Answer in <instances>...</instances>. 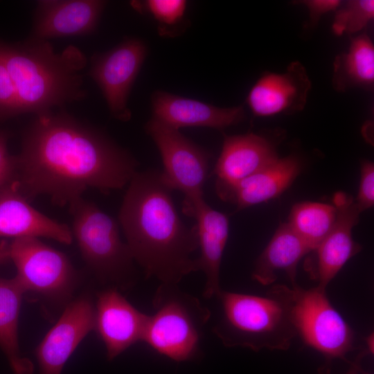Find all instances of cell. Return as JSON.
<instances>
[{
	"label": "cell",
	"instance_id": "d6986e66",
	"mask_svg": "<svg viewBox=\"0 0 374 374\" xmlns=\"http://www.w3.org/2000/svg\"><path fill=\"white\" fill-rule=\"evenodd\" d=\"M301 169L295 156L278 158L260 171L238 183L215 186L218 197L235 204L238 210L258 204L281 195L294 181Z\"/></svg>",
	"mask_w": 374,
	"mask_h": 374
},
{
	"label": "cell",
	"instance_id": "836d02e7",
	"mask_svg": "<svg viewBox=\"0 0 374 374\" xmlns=\"http://www.w3.org/2000/svg\"><path fill=\"white\" fill-rule=\"evenodd\" d=\"M362 374H371V373L363 372Z\"/></svg>",
	"mask_w": 374,
	"mask_h": 374
},
{
	"label": "cell",
	"instance_id": "484cf974",
	"mask_svg": "<svg viewBox=\"0 0 374 374\" xmlns=\"http://www.w3.org/2000/svg\"><path fill=\"white\" fill-rule=\"evenodd\" d=\"M332 30L337 35L363 29L374 16L373 0L348 1L335 10Z\"/></svg>",
	"mask_w": 374,
	"mask_h": 374
},
{
	"label": "cell",
	"instance_id": "1f68e13d",
	"mask_svg": "<svg viewBox=\"0 0 374 374\" xmlns=\"http://www.w3.org/2000/svg\"><path fill=\"white\" fill-rule=\"evenodd\" d=\"M9 260H10L9 243L3 241L0 244V266Z\"/></svg>",
	"mask_w": 374,
	"mask_h": 374
},
{
	"label": "cell",
	"instance_id": "9c48e42d",
	"mask_svg": "<svg viewBox=\"0 0 374 374\" xmlns=\"http://www.w3.org/2000/svg\"><path fill=\"white\" fill-rule=\"evenodd\" d=\"M145 131L157 147L163 162L162 182L184 194V201L204 198L210 154L182 134L152 118Z\"/></svg>",
	"mask_w": 374,
	"mask_h": 374
},
{
	"label": "cell",
	"instance_id": "ffe728a7",
	"mask_svg": "<svg viewBox=\"0 0 374 374\" xmlns=\"http://www.w3.org/2000/svg\"><path fill=\"white\" fill-rule=\"evenodd\" d=\"M272 143L260 135L247 133L225 136L213 170L215 186L238 183L278 159Z\"/></svg>",
	"mask_w": 374,
	"mask_h": 374
},
{
	"label": "cell",
	"instance_id": "d4e9b609",
	"mask_svg": "<svg viewBox=\"0 0 374 374\" xmlns=\"http://www.w3.org/2000/svg\"><path fill=\"white\" fill-rule=\"evenodd\" d=\"M185 0L132 1V7L141 14H148L158 24L161 36L172 37L183 23L187 10Z\"/></svg>",
	"mask_w": 374,
	"mask_h": 374
},
{
	"label": "cell",
	"instance_id": "8992f818",
	"mask_svg": "<svg viewBox=\"0 0 374 374\" xmlns=\"http://www.w3.org/2000/svg\"><path fill=\"white\" fill-rule=\"evenodd\" d=\"M71 229L87 266L105 280L121 283L133 270V257L118 222L94 203L78 197L69 204Z\"/></svg>",
	"mask_w": 374,
	"mask_h": 374
},
{
	"label": "cell",
	"instance_id": "5b68a950",
	"mask_svg": "<svg viewBox=\"0 0 374 374\" xmlns=\"http://www.w3.org/2000/svg\"><path fill=\"white\" fill-rule=\"evenodd\" d=\"M153 304L154 312L148 316L142 341L174 361L193 359L210 310L174 284L161 283Z\"/></svg>",
	"mask_w": 374,
	"mask_h": 374
},
{
	"label": "cell",
	"instance_id": "d6a6232c",
	"mask_svg": "<svg viewBox=\"0 0 374 374\" xmlns=\"http://www.w3.org/2000/svg\"><path fill=\"white\" fill-rule=\"evenodd\" d=\"M366 344V353H369L370 354H373L374 351V336L373 332H371L365 338Z\"/></svg>",
	"mask_w": 374,
	"mask_h": 374
},
{
	"label": "cell",
	"instance_id": "7a4b0ae2",
	"mask_svg": "<svg viewBox=\"0 0 374 374\" xmlns=\"http://www.w3.org/2000/svg\"><path fill=\"white\" fill-rule=\"evenodd\" d=\"M160 172H136L118 214L133 259L163 284L177 283L197 271L192 253L198 249L195 224L180 219Z\"/></svg>",
	"mask_w": 374,
	"mask_h": 374
},
{
	"label": "cell",
	"instance_id": "83f0119b",
	"mask_svg": "<svg viewBox=\"0 0 374 374\" xmlns=\"http://www.w3.org/2000/svg\"><path fill=\"white\" fill-rule=\"evenodd\" d=\"M360 184L355 200L361 212L371 208L374 204V165L370 161H363L361 164Z\"/></svg>",
	"mask_w": 374,
	"mask_h": 374
},
{
	"label": "cell",
	"instance_id": "e0dca14e",
	"mask_svg": "<svg viewBox=\"0 0 374 374\" xmlns=\"http://www.w3.org/2000/svg\"><path fill=\"white\" fill-rule=\"evenodd\" d=\"M106 4L101 0L39 1L33 38L47 40L90 34L96 30Z\"/></svg>",
	"mask_w": 374,
	"mask_h": 374
},
{
	"label": "cell",
	"instance_id": "277c9868",
	"mask_svg": "<svg viewBox=\"0 0 374 374\" xmlns=\"http://www.w3.org/2000/svg\"><path fill=\"white\" fill-rule=\"evenodd\" d=\"M221 315L213 332L226 347L285 350L297 336L292 288L274 285L263 296L221 290Z\"/></svg>",
	"mask_w": 374,
	"mask_h": 374
},
{
	"label": "cell",
	"instance_id": "52a82bcc",
	"mask_svg": "<svg viewBox=\"0 0 374 374\" xmlns=\"http://www.w3.org/2000/svg\"><path fill=\"white\" fill-rule=\"evenodd\" d=\"M292 315L297 336L303 343L323 355L326 362L346 359L355 348V332L332 305L326 290L316 286L292 287Z\"/></svg>",
	"mask_w": 374,
	"mask_h": 374
},
{
	"label": "cell",
	"instance_id": "3957f363",
	"mask_svg": "<svg viewBox=\"0 0 374 374\" xmlns=\"http://www.w3.org/2000/svg\"><path fill=\"white\" fill-rule=\"evenodd\" d=\"M16 91L19 114L39 115L83 98L80 71L86 58L76 47L54 51L46 40L33 38L18 45L0 43Z\"/></svg>",
	"mask_w": 374,
	"mask_h": 374
},
{
	"label": "cell",
	"instance_id": "6da1fadb",
	"mask_svg": "<svg viewBox=\"0 0 374 374\" xmlns=\"http://www.w3.org/2000/svg\"><path fill=\"white\" fill-rule=\"evenodd\" d=\"M15 159V181L21 194L27 199L48 195L60 206L89 188L103 193L123 188L138 165L103 133L51 112L37 115Z\"/></svg>",
	"mask_w": 374,
	"mask_h": 374
},
{
	"label": "cell",
	"instance_id": "f546056e",
	"mask_svg": "<svg viewBox=\"0 0 374 374\" xmlns=\"http://www.w3.org/2000/svg\"><path fill=\"white\" fill-rule=\"evenodd\" d=\"M300 3L308 8L311 25L314 26L317 24L322 15L336 10L341 2L339 0H305L300 1Z\"/></svg>",
	"mask_w": 374,
	"mask_h": 374
},
{
	"label": "cell",
	"instance_id": "ba28073f",
	"mask_svg": "<svg viewBox=\"0 0 374 374\" xmlns=\"http://www.w3.org/2000/svg\"><path fill=\"white\" fill-rule=\"evenodd\" d=\"M9 251L17 269L15 279L24 293L34 292L58 301L71 296L77 274L64 253L35 237L13 239Z\"/></svg>",
	"mask_w": 374,
	"mask_h": 374
},
{
	"label": "cell",
	"instance_id": "4dcf8cb0",
	"mask_svg": "<svg viewBox=\"0 0 374 374\" xmlns=\"http://www.w3.org/2000/svg\"><path fill=\"white\" fill-rule=\"evenodd\" d=\"M366 352H362L351 364L346 374H359L361 371V361L365 356Z\"/></svg>",
	"mask_w": 374,
	"mask_h": 374
},
{
	"label": "cell",
	"instance_id": "5bb4252c",
	"mask_svg": "<svg viewBox=\"0 0 374 374\" xmlns=\"http://www.w3.org/2000/svg\"><path fill=\"white\" fill-rule=\"evenodd\" d=\"M183 213L195 221L199 256L195 259L197 270L206 276L203 295L206 299L222 290L220 285V267L229 237L228 217L211 207L204 198L183 202Z\"/></svg>",
	"mask_w": 374,
	"mask_h": 374
},
{
	"label": "cell",
	"instance_id": "8fae6325",
	"mask_svg": "<svg viewBox=\"0 0 374 374\" xmlns=\"http://www.w3.org/2000/svg\"><path fill=\"white\" fill-rule=\"evenodd\" d=\"M332 201L337 209L335 224L312 251L315 260L308 268L311 277L317 282V286L325 290L344 265L362 250V246L352 236L353 228L358 223L362 213L354 199L338 191Z\"/></svg>",
	"mask_w": 374,
	"mask_h": 374
},
{
	"label": "cell",
	"instance_id": "44dd1931",
	"mask_svg": "<svg viewBox=\"0 0 374 374\" xmlns=\"http://www.w3.org/2000/svg\"><path fill=\"white\" fill-rule=\"evenodd\" d=\"M310 248L292 230L287 223L278 226L267 247L257 258L252 278L262 285H270L284 272L292 287L296 283V267Z\"/></svg>",
	"mask_w": 374,
	"mask_h": 374
},
{
	"label": "cell",
	"instance_id": "7c38bea8",
	"mask_svg": "<svg viewBox=\"0 0 374 374\" xmlns=\"http://www.w3.org/2000/svg\"><path fill=\"white\" fill-rule=\"evenodd\" d=\"M94 327L95 308L89 298L82 296L69 303L37 347L39 374H61L66 362Z\"/></svg>",
	"mask_w": 374,
	"mask_h": 374
},
{
	"label": "cell",
	"instance_id": "603a6c76",
	"mask_svg": "<svg viewBox=\"0 0 374 374\" xmlns=\"http://www.w3.org/2000/svg\"><path fill=\"white\" fill-rule=\"evenodd\" d=\"M332 82L333 87L338 91L373 87L374 46L367 35L353 38L348 51L336 57Z\"/></svg>",
	"mask_w": 374,
	"mask_h": 374
},
{
	"label": "cell",
	"instance_id": "2e32d148",
	"mask_svg": "<svg viewBox=\"0 0 374 374\" xmlns=\"http://www.w3.org/2000/svg\"><path fill=\"white\" fill-rule=\"evenodd\" d=\"M152 118L175 130L206 127L222 130L244 120L242 106L219 107L166 91H154L151 97Z\"/></svg>",
	"mask_w": 374,
	"mask_h": 374
},
{
	"label": "cell",
	"instance_id": "7402d4cb",
	"mask_svg": "<svg viewBox=\"0 0 374 374\" xmlns=\"http://www.w3.org/2000/svg\"><path fill=\"white\" fill-rule=\"evenodd\" d=\"M24 292L15 278L0 277V348L15 374H33V364L21 356L18 341V321Z\"/></svg>",
	"mask_w": 374,
	"mask_h": 374
},
{
	"label": "cell",
	"instance_id": "4316f807",
	"mask_svg": "<svg viewBox=\"0 0 374 374\" xmlns=\"http://www.w3.org/2000/svg\"><path fill=\"white\" fill-rule=\"evenodd\" d=\"M19 114L15 87L0 50V116Z\"/></svg>",
	"mask_w": 374,
	"mask_h": 374
},
{
	"label": "cell",
	"instance_id": "ac0fdd59",
	"mask_svg": "<svg viewBox=\"0 0 374 374\" xmlns=\"http://www.w3.org/2000/svg\"><path fill=\"white\" fill-rule=\"evenodd\" d=\"M47 238L65 244L73 241L71 229L33 207L14 181L0 190V238Z\"/></svg>",
	"mask_w": 374,
	"mask_h": 374
},
{
	"label": "cell",
	"instance_id": "9a60e30c",
	"mask_svg": "<svg viewBox=\"0 0 374 374\" xmlns=\"http://www.w3.org/2000/svg\"><path fill=\"white\" fill-rule=\"evenodd\" d=\"M311 82L303 66L290 64L283 73H266L251 89L247 103L257 116H269L303 109Z\"/></svg>",
	"mask_w": 374,
	"mask_h": 374
},
{
	"label": "cell",
	"instance_id": "4fadbf2b",
	"mask_svg": "<svg viewBox=\"0 0 374 374\" xmlns=\"http://www.w3.org/2000/svg\"><path fill=\"white\" fill-rule=\"evenodd\" d=\"M148 319L116 289H106L98 294L94 329L105 344L109 360L143 341Z\"/></svg>",
	"mask_w": 374,
	"mask_h": 374
},
{
	"label": "cell",
	"instance_id": "cb8c5ba5",
	"mask_svg": "<svg viewBox=\"0 0 374 374\" xmlns=\"http://www.w3.org/2000/svg\"><path fill=\"white\" fill-rule=\"evenodd\" d=\"M336 217L334 205L303 202L293 206L287 224L312 251L330 231Z\"/></svg>",
	"mask_w": 374,
	"mask_h": 374
},
{
	"label": "cell",
	"instance_id": "f1b7e54d",
	"mask_svg": "<svg viewBox=\"0 0 374 374\" xmlns=\"http://www.w3.org/2000/svg\"><path fill=\"white\" fill-rule=\"evenodd\" d=\"M15 177L16 159L9 154L6 138L0 132V190L15 181Z\"/></svg>",
	"mask_w": 374,
	"mask_h": 374
},
{
	"label": "cell",
	"instance_id": "30bf717a",
	"mask_svg": "<svg viewBox=\"0 0 374 374\" xmlns=\"http://www.w3.org/2000/svg\"><path fill=\"white\" fill-rule=\"evenodd\" d=\"M147 53L144 42L130 38L92 59L89 74L100 89L111 114L118 120L131 118L127 100Z\"/></svg>",
	"mask_w": 374,
	"mask_h": 374
}]
</instances>
